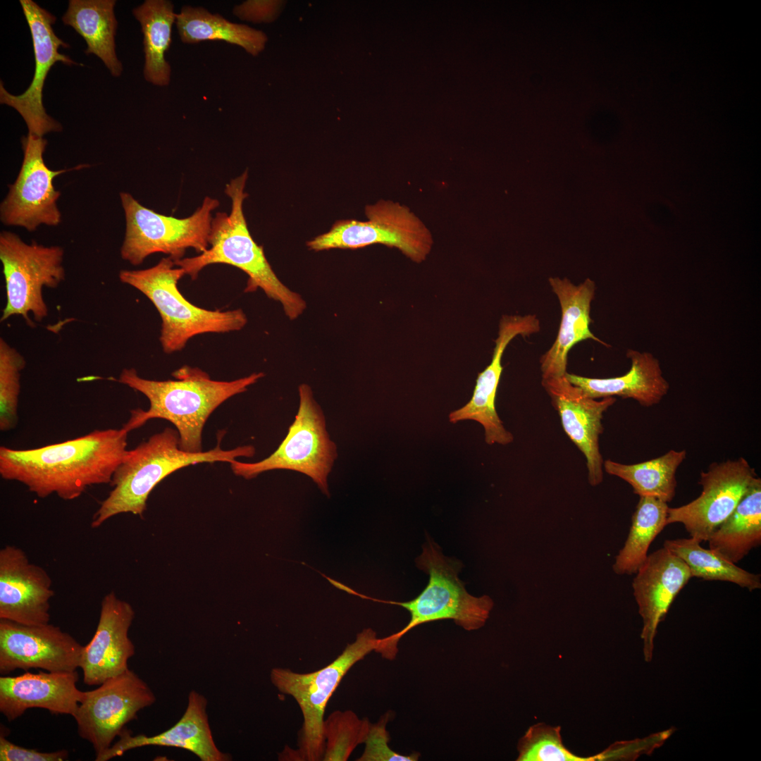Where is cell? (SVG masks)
I'll list each match as a JSON object with an SVG mask.
<instances>
[{"mask_svg": "<svg viewBox=\"0 0 761 761\" xmlns=\"http://www.w3.org/2000/svg\"><path fill=\"white\" fill-rule=\"evenodd\" d=\"M132 14L143 34L144 79L154 85L167 86L171 68L165 54L170 48L172 27L176 21L173 4L168 0H146L132 9Z\"/></svg>", "mask_w": 761, "mask_h": 761, "instance_id": "28", "label": "cell"}, {"mask_svg": "<svg viewBox=\"0 0 761 761\" xmlns=\"http://www.w3.org/2000/svg\"><path fill=\"white\" fill-rule=\"evenodd\" d=\"M709 547L736 564L761 544V479L758 476L730 516L707 540Z\"/></svg>", "mask_w": 761, "mask_h": 761, "instance_id": "27", "label": "cell"}, {"mask_svg": "<svg viewBox=\"0 0 761 761\" xmlns=\"http://www.w3.org/2000/svg\"><path fill=\"white\" fill-rule=\"evenodd\" d=\"M120 198L126 225L120 256L132 265L141 264L155 253L175 261L189 248L201 254L209 247L212 211L219 206L218 199L205 197L191 216L179 218L147 208L128 192H121Z\"/></svg>", "mask_w": 761, "mask_h": 761, "instance_id": "8", "label": "cell"}, {"mask_svg": "<svg viewBox=\"0 0 761 761\" xmlns=\"http://www.w3.org/2000/svg\"><path fill=\"white\" fill-rule=\"evenodd\" d=\"M52 580L42 567L31 562L16 545L0 550V619L23 625L50 621Z\"/></svg>", "mask_w": 761, "mask_h": 761, "instance_id": "17", "label": "cell"}, {"mask_svg": "<svg viewBox=\"0 0 761 761\" xmlns=\"http://www.w3.org/2000/svg\"><path fill=\"white\" fill-rule=\"evenodd\" d=\"M64 251L59 246L25 243L16 233L0 234V260L5 280L6 302L1 321L20 316L30 326L49 314L44 287L56 288L66 278Z\"/></svg>", "mask_w": 761, "mask_h": 761, "instance_id": "10", "label": "cell"}, {"mask_svg": "<svg viewBox=\"0 0 761 761\" xmlns=\"http://www.w3.org/2000/svg\"><path fill=\"white\" fill-rule=\"evenodd\" d=\"M281 4L279 1H247L235 6L233 12L242 20L268 23L277 17Z\"/></svg>", "mask_w": 761, "mask_h": 761, "instance_id": "39", "label": "cell"}, {"mask_svg": "<svg viewBox=\"0 0 761 761\" xmlns=\"http://www.w3.org/2000/svg\"><path fill=\"white\" fill-rule=\"evenodd\" d=\"M542 385L559 413L564 432L586 459L590 485H600L603 480L604 462L599 447V438L603 432L602 419L616 398H591L571 384L566 375L542 378Z\"/></svg>", "mask_w": 761, "mask_h": 761, "instance_id": "18", "label": "cell"}, {"mask_svg": "<svg viewBox=\"0 0 761 761\" xmlns=\"http://www.w3.org/2000/svg\"><path fill=\"white\" fill-rule=\"evenodd\" d=\"M134 617L130 603L113 591L104 595L95 633L83 645L81 655L80 668L85 684L100 685L129 669L128 661L135 652L128 636Z\"/></svg>", "mask_w": 761, "mask_h": 761, "instance_id": "21", "label": "cell"}, {"mask_svg": "<svg viewBox=\"0 0 761 761\" xmlns=\"http://www.w3.org/2000/svg\"><path fill=\"white\" fill-rule=\"evenodd\" d=\"M115 5L114 0H70L62 21L83 37L86 54L98 56L113 77H119L123 65L116 52Z\"/></svg>", "mask_w": 761, "mask_h": 761, "instance_id": "26", "label": "cell"}, {"mask_svg": "<svg viewBox=\"0 0 761 761\" xmlns=\"http://www.w3.org/2000/svg\"><path fill=\"white\" fill-rule=\"evenodd\" d=\"M68 757L66 750L41 752L16 745L4 736H0L1 761H63Z\"/></svg>", "mask_w": 761, "mask_h": 761, "instance_id": "38", "label": "cell"}, {"mask_svg": "<svg viewBox=\"0 0 761 761\" xmlns=\"http://www.w3.org/2000/svg\"><path fill=\"white\" fill-rule=\"evenodd\" d=\"M686 457V451L671 450L664 454L634 464L607 459L605 471L625 481L639 497L647 496L671 502L676 493L677 469Z\"/></svg>", "mask_w": 761, "mask_h": 761, "instance_id": "30", "label": "cell"}, {"mask_svg": "<svg viewBox=\"0 0 761 761\" xmlns=\"http://www.w3.org/2000/svg\"><path fill=\"white\" fill-rule=\"evenodd\" d=\"M83 645L59 626L23 625L0 619V673L42 669L73 672L80 667Z\"/></svg>", "mask_w": 761, "mask_h": 761, "instance_id": "16", "label": "cell"}, {"mask_svg": "<svg viewBox=\"0 0 761 761\" xmlns=\"http://www.w3.org/2000/svg\"><path fill=\"white\" fill-rule=\"evenodd\" d=\"M32 39L35 67L28 88L20 95L9 93L0 83V102L15 109L23 117L29 134L42 137L51 132H60L62 125L49 116L43 106L42 92L47 76L54 64L62 62L67 66L78 65L58 51L61 47H69L55 34L53 25L56 18L32 0H20Z\"/></svg>", "mask_w": 761, "mask_h": 761, "instance_id": "15", "label": "cell"}, {"mask_svg": "<svg viewBox=\"0 0 761 761\" xmlns=\"http://www.w3.org/2000/svg\"><path fill=\"white\" fill-rule=\"evenodd\" d=\"M378 638L371 629L358 633L342 653L328 665L309 673H297L290 669H271L270 679L282 693L292 696L303 715L298 749L284 750L281 760H322L324 753V712L327 703L340 681L351 667L377 648Z\"/></svg>", "mask_w": 761, "mask_h": 761, "instance_id": "7", "label": "cell"}, {"mask_svg": "<svg viewBox=\"0 0 761 761\" xmlns=\"http://www.w3.org/2000/svg\"><path fill=\"white\" fill-rule=\"evenodd\" d=\"M155 701L156 696L148 684L128 669L106 680L98 688L84 691L73 717L80 736L92 744L97 757L110 748L140 710Z\"/></svg>", "mask_w": 761, "mask_h": 761, "instance_id": "12", "label": "cell"}, {"mask_svg": "<svg viewBox=\"0 0 761 761\" xmlns=\"http://www.w3.org/2000/svg\"><path fill=\"white\" fill-rule=\"evenodd\" d=\"M23 356L0 338V430L8 431L18 423L20 376L25 367Z\"/></svg>", "mask_w": 761, "mask_h": 761, "instance_id": "35", "label": "cell"}, {"mask_svg": "<svg viewBox=\"0 0 761 761\" xmlns=\"http://www.w3.org/2000/svg\"><path fill=\"white\" fill-rule=\"evenodd\" d=\"M299 404L294 422L278 447L268 457L253 463L230 464L233 473L245 479L277 469L300 472L310 477L329 496L328 476L338 457L337 446L326 429L323 412L309 385L298 389Z\"/></svg>", "mask_w": 761, "mask_h": 761, "instance_id": "9", "label": "cell"}, {"mask_svg": "<svg viewBox=\"0 0 761 761\" xmlns=\"http://www.w3.org/2000/svg\"><path fill=\"white\" fill-rule=\"evenodd\" d=\"M672 732V729H669L643 739L617 742L604 752L598 754V760H634L642 754L652 752L660 746Z\"/></svg>", "mask_w": 761, "mask_h": 761, "instance_id": "37", "label": "cell"}, {"mask_svg": "<svg viewBox=\"0 0 761 761\" xmlns=\"http://www.w3.org/2000/svg\"><path fill=\"white\" fill-rule=\"evenodd\" d=\"M390 713H385L379 721L370 724L365 748L358 761H416L420 754L414 753L409 755H401L392 750L388 745L389 732L386 724L390 719Z\"/></svg>", "mask_w": 761, "mask_h": 761, "instance_id": "36", "label": "cell"}, {"mask_svg": "<svg viewBox=\"0 0 761 761\" xmlns=\"http://www.w3.org/2000/svg\"><path fill=\"white\" fill-rule=\"evenodd\" d=\"M128 431L94 430L62 443L30 450L0 447V475L39 498L79 497L88 487L110 484L127 451Z\"/></svg>", "mask_w": 761, "mask_h": 761, "instance_id": "1", "label": "cell"}, {"mask_svg": "<svg viewBox=\"0 0 761 761\" xmlns=\"http://www.w3.org/2000/svg\"><path fill=\"white\" fill-rule=\"evenodd\" d=\"M247 178L245 171L225 185L224 192L231 200V210L229 214L217 212L213 218L209 247L195 256L175 260V264L192 280L211 264L235 266L248 276L246 292L261 289L269 298L280 302L285 315L294 320L303 313L306 302L279 280L263 247L256 244L249 233L243 212V203L248 197L245 192Z\"/></svg>", "mask_w": 761, "mask_h": 761, "instance_id": "4", "label": "cell"}, {"mask_svg": "<svg viewBox=\"0 0 761 761\" xmlns=\"http://www.w3.org/2000/svg\"><path fill=\"white\" fill-rule=\"evenodd\" d=\"M78 679L76 671L2 676L0 712L10 722L30 708H42L51 714L73 716L84 693L77 688Z\"/></svg>", "mask_w": 761, "mask_h": 761, "instance_id": "23", "label": "cell"}, {"mask_svg": "<svg viewBox=\"0 0 761 761\" xmlns=\"http://www.w3.org/2000/svg\"><path fill=\"white\" fill-rule=\"evenodd\" d=\"M416 564L429 576L427 586L416 598L404 602L375 599L400 605L410 613V620L402 630L378 640L375 651L388 660L395 658L400 638L420 624L452 619L465 630H476L485 625L493 607L488 595L475 597L466 590L458 578L460 564L445 557L434 543L423 547Z\"/></svg>", "mask_w": 761, "mask_h": 761, "instance_id": "5", "label": "cell"}, {"mask_svg": "<svg viewBox=\"0 0 761 761\" xmlns=\"http://www.w3.org/2000/svg\"><path fill=\"white\" fill-rule=\"evenodd\" d=\"M175 25L185 44L223 41L243 48L252 56H257L264 49L268 39L264 32L230 22L203 7L183 6L177 13Z\"/></svg>", "mask_w": 761, "mask_h": 761, "instance_id": "29", "label": "cell"}, {"mask_svg": "<svg viewBox=\"0 0 761 761\" xmlns=\"http://www.w3.org/2000/svg\"><path fill=\"white\" fill-rule=\"evenodd\" d=\"M174 380H154L140 377L133 369H124L118 381L147 397V410L137 409L123 428L128 432L153 419L170 421L177 429L179 447L190 452H202V435L211 414L225 400L247 390L262 372L231 381L212 380L197 367L183 366L173 372Z\"/></svg>", "mask_w": 761, "mask_h": 761, "instance_id": "2", "label": "cell"}, {"mask_svg": "<svg viewBox=\"0 0 761 761\" xmlns=\"http://www.w3.org/2000/svg\"><path fill=\"white\" fill-rule=\"evenodd\" d=\"M549 283L559 302L562 318L555 342L540 359L542 378L566 375L568 352L582 340L590 339L610 347L589 328L592 322L590 304L595 290L594 282L586 279L575 285L567 278H550Z\"/></svg>", "mask_w": 761, "mask_h": 761, "instance_id": "24", "label": "cell"}, {"mask_svg": "<svg viewBox=\"0 0 761 761\" xmlns=\"http://www.w3.org/2000/svg\"><path fill=\"white\" fill-rule=\"evenodd\" d=\"M667 502L652 497H640L632 515L626 540L615 557L613 571L618 575L636 574L647 558L650 545L667 526Z\"/></svg>", "mask_w": 761, "mask_h": 761, "instance_id": "31", "label": "cell"}, {"mask_svg": "<svg viewBox=\"0 0 761 761\" xmlns=\"http://www.w3.org/2000/svg\"><path fill=\"white\" fill-rule=\"evenodd\" d=\"M186 275L170 256L142 270H121L119 279L140 291L154 305L161 318L160 342L164 352L183 349L192 337L208 333L241 330L247 318L242 309L209 310L190 302L178 283Z\"/></svg>", "mask_w": 761, "mask_h": 761, "instance_id": "6", "label": "cell"}, {"mask_svg": "<svg viewBox=\"0 0 761 761\" xmlns=\"http://www.w3.org/2000/svg\"><path fill=\"white\" fill-rule=\"evenodd\" d=\"M254 454L255 449L252 445L224 450L219 443L206 452H186L179 447L177 430L166 428L135 448L126 451L109 484L113 489L94 514L91 526L99 528L108 519L122 513L142 516L152 490L177 470L204 462L232 463L240 457H251Z\"/></svg>", "mask_w": 761, "mask_h": 761, "instance_id": "3", "label": "cell"}, {"mask_svg": "<svg viewBox=\"0 0 761 761\" xmlns=\"http://www.w3.org/2000/svg\"><path fill=\"white\" fill-rule=\"evenodd\" d=\"M207 699L196 691H191L186 710L171 728L156 735L132 736L123 729L119 739L96 761H107L125 752L145 746L173 747L187 750L202 761H230L232 756L218 749L215 743L207 714Z\"/></svg>", "mask_w": 761, "mask_h": 761, "instance_id": "22", "label": "cell"}, {"mask_svg": "<svg viewBox=\"0 0 761 761\" xmlns=\"http://www.w3.org/2000/svg\"><path fill=\"white\" fill-rule=\"evenodd\" d=\"M663 547L686 564L692 577L731 582L749 591L761 588L760 574L749 572L714 550L703 547L700 542L692 537L666 540Z\"/></svg>", "mask_w": 761, "mask_h": 761, "instance_id": "32", "label": "cell"}, {"mask_svg": "<svg viewBox=\"0 0 761 761\" xmlns=\"http://www.w3.org/2000/svg\"><path fill=\"white\" fill-rule=\"evenodd\" d=\"M692 578L686 564L662 547L649 554L633 579V594L643 619L645 660H652L654 639L676 596Z\"/></svg>", "mask_w": 761, "mask_h": 761, "instance_id": "19", "label": "cell"}, {"mask_svg": "<svg viewBox=\"0 0 761 761\" xmlns=\"http://www.w3.org/2000/svg\"><path fill=\"white\" fill-rule=\"evenodd\" d=\"M517 761H589L591 757H580L563 743L559 726L537 723L531 726L520 738Z\"/></svg>", "mask_w": 761, "mask_h": 761, "instance_id": "34", "label": "cell"}, {"mask_svg": "<svg viewBox=\"0 0 761 761\" xmlns=\"http://www.w3.org/2000/svg\"><path fill=\"white\" fill-rule=\"evenodd\" d=\"M23 150L22 166L16 181L0 206V218L6 225L20 226L28 231L39 225H58L61 214L56 202L61 193L54 186L57 175L69 171L87 167L79 165L72 168L52 171L45 164L43 154L47 141L29 134L21 140Z\"/></svg>", "mask_w": 761, "mask_h": 761, "instance_id": "13", "label": "cell"}, {"mask_svg": "<svg viewBox=\"0 0 761 761\" xmlns=\"http://www.w3.org/2000/svg\"><path fill=\"white\" fill-rule=\"evenodd\" d=\"M540 321L536 315H503L499 323L498 335L490 364L479 373L471 400L462 407L449 414V420L455 423L463 420H474L485 431V440L488 445H507L513 435L507 431L495 409V397L502 372L501 359L503 353L517 335L528 336L539 332Z\"/></svg>", "mask_w": 761, "mask_h": 761, "instance_id": "20", "label": "cell"}, {"mask_svg": "<svg viewBox=\"0 0 761 761\" xmlns=\"http://www.w3.org/2000/svg\"><path fill=\"white\" fill-rule=\"evenodd\" d=\"M626 357L631 365L623 376L591 378L567 373L566 377L593 399L618 396L632 398L645 407L659 404L667 394L669 384L662 375L658 359L650 352L631 349L627 350Z\"/></svg>", "mask_w": 761, "mask_h": 761, "instance_id": "25", "label": "cell"}, {"mask_svg": "<svg viewBox=\"0 0 761 761\" xmlns=\"http://www.w3.org/2000/svg\"><path fill=\"white\" fill-rule=\"evenodd\" d=\"M367 221H337L327 233L307 242L309 249H358L381 244L398 249L414 262L425 260L433 239L428 229L409 209L380 200L365 207Z\"/></svg>", "mask_w": 761, "mask_h": 761, "instance_id": "11", "label": "cell"}, {"mask_svg": "<svg viewBox=\"0 0 761 761\" xmlns=\"http://www.w3.org/2000/svg\"><path fill=\"white\" fill-rule=\"evenodd\" d=\"M757 477L754 468L743 457L712 463L701 471L700 495L680 507H669L667 524H682L692 537L700 543L711 534L733 512Z\"/></svg>", "mask_w": 761, "mask_h": 761, "instance_id": "14", "label": "cell"}, {"mask_svg": "<svg viewBox=\"0 0 761 761\" xmlns=\"http://www.w3.org/2000/svg\"><path fill=\"white\" fill-rule=\"evenodd\" d=\"M370 723L351 710H336L323 722L324 753L322 760H347L356 747L364 743Z\"/></svg>", "mask_w": 761, "mask_h": 761, "instance_id": "33", "label": "cell"}]
</instances>
